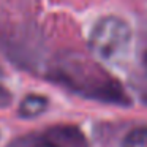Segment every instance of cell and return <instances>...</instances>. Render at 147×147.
I'll list each match as a JSON object with an SVG mask.
<instances>
[{
    "label": "cell",
    "instance_id": "1",
    "mask_svg": "<svg viewBox=\"0 0 147 147\" xmlns=\"http://www.w3.org/2000/svg\"><path fill=\"white\" fill-rule=\"evenodd\" d=\"M131 41V29L117 16H105L96 21L90 32V48L98 57L114 60L125 54Z\"/></svg>",
    "mask_w": 147,
    "mask_h": 147
},
{
    "label": "cell",
    "instance_id": "2",
    "mask_svg": "<svg viewBox=\"0 0 147 147\" xmlns=\"http://www.w3.org/2000/svg\"><path fill=\"white\" fill-rule=\"evenodd\" d=\"M48 108V98L40 93H30V95L24 96L22 101L19 103V115L22 119H33L36 115L43 114Z\"/></svg>",
    "mask_w": 147,
    "mask_h": 147
},
{
    "label": "cell",
    "instance_id": "3",
    "mask_svg": "<svg viewBox=\"0 0 147 147\" xmlns=\"http://www.w3.org/2000/svg\"><path fill=\"white\" fill-rule=\"evenodd\" d=\"M123 147H147V128H134L123 138Z\"/></svg>",
    "mask_w": 147,
    "mask_h": 147
},
{
    "label": "cell",
    "instance_id": "4",
    "mask_svg": "<svg viewBox=\"0 0 147 147\" xmlns=\"http://www.w3.org/2000/svg\"><path fill=\"white\" fill-rule=\"evenodd\" d=\"M144 67H146V70H147V51L144 52Z\"/></svg>",
    "mask_w": 147,
    "mask_h": 147
}]
</instances>
